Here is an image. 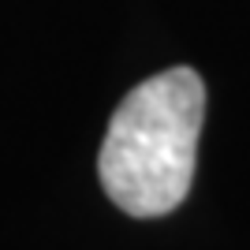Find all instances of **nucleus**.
Returning <instances> with one entry per match:
<instances>
[{"label": "nucleus", "instance_id": "obj_1", "mask_svg": "<svg viewBox=\"0 0 250 250\" xmlns=\"http://www.w3.org/2000/svg\"><path fill=\"white\" fill-rule=\"evenodd\" d=\"M206 116V83L168 67L138 83L108 120L97 157L101 187L131 217H165L187 198Z\"/></svg>", "mask_w": 250, "mask_h": 250}]
</instances>
